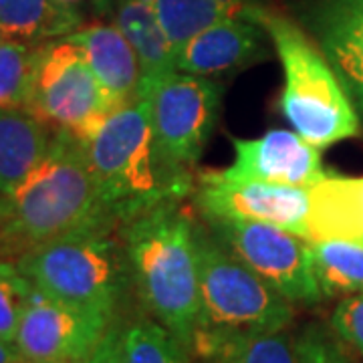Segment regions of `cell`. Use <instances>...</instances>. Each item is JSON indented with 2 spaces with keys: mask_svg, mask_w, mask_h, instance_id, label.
I'll list each match as a JSON object with an SVG mask.
<instances>
[{
  "mask_svg": "<svg viewBox=\"0 0 363 363\" xmlns=\"http://www.w3.org/2000/svg\"><path fill=\"white\" fill-rule=\"evenodd\" d=\"M95 226L117 224L105 210L83 142L55 130L45 160L11 194H0L2 259Z\"/></svg>",
  "mask_w": 363,
  "mask_h": 363,
  "instance_id": "1",
  "label": "cell"
},
{
  "mask_svg": "<svg viewBox=\"0 0 363 363\" xmlns=\"http://www.w3.org/2000/svg\"><path fill=\"white\" fill-rule=\"evenodd\" d=\"M119 233L143 307L190 351L200 313L196 222L174 200L123 224Z\"/></svg>",
  "mask_w": 363,
  "mask_h": 363,
  "instance_id": "2",
  "label": "cell"
},
{
  "mask_svg": "<svg viewBox=\"0 0 363 363\" xmlns=\"http://www.w3.org/2000/svg\"><path fill=\"white\" fill-rule=\"evenodd\" d=\"M248 16L267 30L281 61L285 79L279 109L291 130L319 150L357 135L359 113L305 28L267 4L255 6Z\"/></svg>",
  "mask_w": 363,
  "mask_h": 363,
  "instance_id": "3",
  "label": "cell"
},
{
  "mask_svg": "<svg viewBox=\"0 0 363 363\" xmlns=\"http://www.w3.org/2000/svg\"><path fill=\"white\" fill-rule=\"evenodd\" d=\"M81 142L105 210L119 228L188 196L169 180L157 160L147 97L116 109Z\"/></svg>",
  "mask_w": 363,
  "mask_h": 363,
  "instance_id": "4",
  "label": "cell"
},
{
  "mask_svg": "<svg viewBox=\"0 0 363 363\" xmlns=\"http://www.w3.org/2000/svg\"><path fill=\"white\" fill-rule=\"evenodd\" d=\"M43 295L116 321L131 279L130 259L117 226H95L45 242L14 259Z\"/></svg>",
  "mask_w": 363,
  "mask_h": 363,
  "instance_id": "5",
  "label": "cell"
},
{
  "mask_svg": "<svg viewBox=\"0 0 363 363\" xmlns=\"http://www.w3.org/2000/svg\"><path fill=\"white\" fill-rule=\"evenodd\" d=\"M196 245L200 267V313L194 337L285 331L293 321L291 301L236 259L212 236L208 226L196 224Z\"/></svg>",
  "mask_w": 363,
  "mask_h": 363,
  "instance_id": "6",
  "label": "cell"
},
{
  "mask_svg": "<svg viewBox=\"0 0 363 363\" xmlns=\"http://www.w3.org/2000/svg\"><path fill=\"white\" fill-rule=\"evenodd\" d=\"M145 97L157 160L169 180L192 194L196 164L220 116L222 85L214 77L174 71Z\"/></svg>",
  "mask_w": 363,
  "mask_h": 363,
  "instance_id": "7",
  "label": "cell"
},
{
  "mask_svg": "<svg viewBox=\"0 0 363 363\" xmlns=\"http://www.w3.org/2000/svg\"><path fill=\"white\" fill-rule=\"evenodd\" d=\"M25 109L52 130H65L79 140H87L119 105L77 45L59 37L43 43Z\"/></svg>",
  "mask_w": 363,
  "mask_h": 363,
  "instance_id": "8",
  "label": "cell"
},
{
  "mask_svg": "<svg viewBox=\"0 0 363 363\" xmlns=\"http://www.w3.org/2000/svg\"><path fill=\"white\" fill-rule=\"evenodd\" d=\"M204 220L216 240L293 305H315L323 298L313 271L311 242L303 236L264 222Z\"/></svg>",
  "mask_w": 363,
  "mask_h": 363,
  "instance_id": "9",
  "label": "cell"
},
{
  "mask_svg": "<svg viewBox=\"0 0 363 363\" xmlns=\"http://www.w3.org/2000/svg\"><path fill=\"white\" fill-rule=\"evenodd\" d=\"M202 218H228L274 224L303 234L309 214V188L272 186L264 182L226 178L220 169H206L196 176L192 190Z\"/></svg>",
  "mask_w": 363,
  "mask_h": 363,
  "instance_id": "10",
  "label": "cell"
},
{
  "mask_svg": "<svg viewBox=\"0 0 363 363\" xmlns=\"http://www.w3.org/2000/svg\"><path fill=\"white\" fill-rule=\"evenodd\" d=\"M113 323L33 289L14 343L26 363H91Z\"/></svg>",
  "mask_w": 363,
  "mask_h": 363,
  "instance_id": "11",
  "label": "cell"
},
{
  "mask_svg": "<svg viewBox=\"0 0 363 363\" xmlns=\"http://www.w3.org/2000/svg\"><path fill=\"white\" fill-rule=\"evenodd\" d=\"M295 21L323 52L363 119V0H297Z\"/></svg>",
  "mask_w": 363,
  "mask_h": 363,
  "instance_id": "12",
  "label": "cell"
},
{
  "mask_svg": "<svg viewBox=\"0 0 363 363\" xmlns=\"http://www.w3.org/2000/svg\"><path fill=\"white\" fill-rule=\"evenodd\" d=\"M230 142L233 164L220 169L226 178L309 188L327 172L319 147L303 140L295 130H269L255 140L230 138Z\"/></svg>",
  "mask_w": 363,
  "mask_h": 363,
  "instance_id": "13",
  "label": "cell"
},
{
  "mask_svg": "<svg viewBox=\"0 0 363 363\" xmlns=\"http://www.w3.org/2000/svg\"><path fill=\"white\" fill-rule=\"evenodd\" d=\"M269 35L247 14L206 26L176 49V71L218 77L267 59Z\"/></svg>",
  "mask_w": 363,
  "mask_h": 363,
  "instance_id": "14",
  "label": "cell"
},
{
  "mask_svg": "<svg viewBox=\"0 0 363 363\" xmlns=\"http://www.w3.org/2000/svg\"><path fill=\"white\" fill-rule=\"evenodd\" d=\"M309 214L301 234L305 240L363 242V176L325 172L309 186Z\"/></svg>",
  "mask_w": 363,
  "mask_h": 363,
  "instance_id": "15",
  "label": "cell"
},
{
  "mask_svg": "<svg viewBox=\"0 0 363 363\" xmlns=\"http://www.w3.org/2000/svg\"><path fill=\"white\" fill-rule=\"evenodd\" d=\"M85 55L93 73L116 99L119 107L131 104L140 97V61L138 55L123 37V33L111 21L91 23L79 26L67 35Z\"/></svg>",
  "mask_w": 363,
  "mask_h": 363,
  "instance_id": "16",
  "label": "cell"
},
{
  "mask_svg": "<svg viewBox=\"0 0 363 363\" xmlns=\"http://www.w3.org/2000/svg\"><path fill=\"white\" fill-rule=\"evenodd\" d=\"M109 21L130 40L140 61V97L176 71V47L157 16L154 0H116ZM138 97V99H140Z\"/></svg>",
  "mask_w": 363,
  "mask_h": 363,
  "instance_id": "17",
  "label": "cell"
},
{
  "mask_svg": "<svg viewBox=\"0 0 363 363\" xmlns=\"http://www.w3.org/2000/svg\"><path fill=\"white\" fill-rule=\"evenodd\" d=\"M55 130L23 107L0 109V194H11L49 154Z\"/></svg>",
  "mask_w": 363,
  "mask_h": 363,
  "instance_id": "18",
  "label": "cell"
},
{
  "mask_svg": "<svg viewBox=\"0 0 363 363\" xmlns=\"http://www.w3.org/2000/svg\"><path fill=\"white\" fill-rule=\"evenodd\" d=\"M190 351L202 363H297L295 339L285 331L226 337L196 335Z\"/></svg>",
  "mask_w": 363,
  "mask_h": 363,
  "instance_id": "19",
  "label": "cell"
},
{
  "mask_svg": "<svg viewBox=\"0 0 363 363\" xmlns=\"http://www.w3.org/2000/svg\"><path fill=\"white\" fill-rule=\"evenodd\" d=\"M157 16L178 49L206 26L230 16H242L262 4L260 0H154Z\"/></svg>",
  "mask_w": 363,
  "mask_h": 363,
  "instance_id": "20",
  "label": "cell"
},
{
  "mask_svg": "<svg viewBox=\"0 0 363 363\" xmlns=\"http://www.w3.org/2000/svg\"><path fill=\"white\" fill-rule=\"evenodd\" d=\"M313 271L325 297H347L363 291V242H311Z\"/></svg>",
  "mask_w": 363,
  "mask_h": 363,
  "instance_id": "21",
  "label": "cell"
},
{
  "mask_svg": "<svg viewBox=\"0 0 363 363\" xmlns=\"http://www.w3.org/2000/svg\"><path fill=\"white\" fill-rule=\"evenodd\" d=\"M0 30L6 39L45 43L71 35L55 0H0Z\"/></svg>",
  "mask_w": 363,
  "mask_h": 363,
  "instance_id": "22",
  "label": "cell"
},
{
  "mask_svg": "<svg viewBox=\"0 0 363 363\" xmlns=\"http://www.w3.org/2000/svg\"><path fill=\"white\" fill-rule=\"evenodd\" d=\"M123 363H194V355L150 317L123 331Z\"/></svg>",
  "mask_w": 363,
  "mask_h": 363,
  "instance_id": "23",
  "label": "cell"
},
{
  "mask_svg": "<svg viewBox=\"0 0 363 363\" xmlns=\"http://www.w3.org/2000/svg\"><path fill=\"white\" fill-rule=\"evenodd\" d=\"M40 49L43 43L14 39H4L0 43V109H25Z\"/></svg>",
  "mask_w": 363,
  "mask_h": 363,
  "instance_id": "24",
  "label": "cell"
},
{
  "mask_svg": "<svg viewBox=\"0 0 363 363\" xmlns=\"http://www.w3.org/2000/svg\"><path fill=\"white\" fill-rule=\"evenodd\" d=\"M33 289V283L21 272L14 260H0V339H16Z\"/></svg>",
  "mask_w": 363,
  "mask_h": 363,
  "instance_id": "25",
  "label": "cell"
},
{
  "mask_svg": "<svg viewBox=\"0 0 363 363\" xmlns=\"http://www.w3.org/2000/svg\"><path fill=\"white\" fill-rule=\"evenodd\" d=\"M297 363H350L341 341L323 325H305L295 337Z\"/></svg>",
  "mask_w": 363,
  "mask_h": 363,
  "instance_id": "26",
  "label": "cell"
},
{
  "mask_svg": "<svg viewBox=\"0 0 363 363\" xmlns=\"http://www.w3.org/2000/svg\"><path fill=\"white\" fill-rule=\"evenodd\" d=\"M331 331L343 345L363 355V291L339 301L331 315Z\"/></svg>",
  "mask_w": 363,
  "mask_h": 363,
  "instance_id": "27",
  "label": "cell"
},
{
  "mask_svg": "<svg viewBox=\"0 0 363 363\" xmlns=\"http://www.w3.org/2000/svg\"><path fill=\"white\" fill-rule=\"evenodd\" d=\"M91 0H55L59 13L63 14L71 30H77L79 26H83V14H85V6Z\"/></svg>",
  "mask_w": 363,
  "mask_h": 363,
  "instance_id": "28",
  "label": "cell"
},
{
  "mask_svg": "<svg viewBox=\"0 0 363 363\" xmlns=\"http://www.w3.org/2000/svg\"><path fill=\"white\" fill-rule=\"evenodd\" d=\"M0 363H26L14 341L0 339Z\"/></svg>",
  "mask_w": 363,
  "mask_h": 363,
  "instance_id": "29",
  "label": "cell"
},
{
  "mask_svg": "<svg viewBox=\"0 0 363 363\" xmlns=\"http://www.w3.org/2000/svg\"><path fill=\"white\" fill-rule=\"evenodd\" d=\"M113 2H116V0H91L89 2L91 13H93V16H97V18H105V16H109V14H111Z\"/></svg>",
  "mask_w": 363,
  "mask_h": 363,
  "instance_id": "30",
  "label": "cell"
},
{
  "mask_svg": "<svg viewBox=\"0 0 363 363\" xmlns=\"http://www.w3.org/2000/svg\"><path fill=\"white\" fill-rule=\"evenodd\" d=\"M6 39V37H4V33H2V30H0V43H2V40Z\"/></svg>",
  "mask_w": 363,
  "mask_h": 363,
  "instance_id": "31",
  "label": "cell"
},
{
  "mask_svg": "<svg viewBox=\"0 0 363 363\" xmlns=\"http://www.w3.org/2000/svg\"><path fill=\"white\" fill-rule=\"evenodd\" d=\"M0 260H6V259H2V252H0Z\"/></svg>",
  "mask_w": 363,
  "mask_h": 363,
  "instance_id": "32",
  "label": "cell"
}]
</instances>
